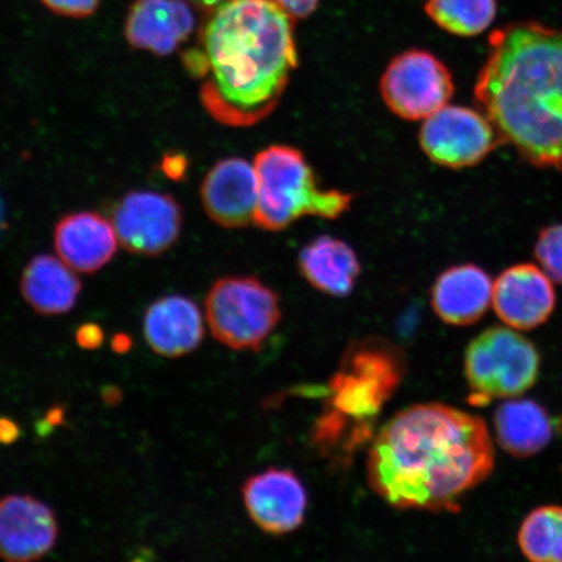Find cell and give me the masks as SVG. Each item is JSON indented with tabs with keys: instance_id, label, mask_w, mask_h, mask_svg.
Masks as SVG:
<instances>
[{
	"instance_id": "cell-1",
	"label": "cell",
	"mask_w": 562,
	"mask_h": 562,
	"mask_svg": "<svg viewBox=\"0 0 562 562\" xmlns=\"http://www.w3.org/2000/svg\"><path fill=\"white\" fill-rule=\"evenodd\" d=\"M495 448L486 422L456 407H407L378 432L368 457L369 486L396 509L459 512L488 480Z\"/></svg>"
},
{
	"instance_id": "cell-2",
	"label": "cell",
	"mask_w": 562,
	"mask_h": 562,
	"mask_svg": "<svg viewBox=\"0 0 562 562\" xmlns=\"http://www.w3.org/2000/svg\"><path fill=\"white\" fill-rule=\"evenodd\" d=\"M182 65L203 80L215 121L251 126L272 114L299 66L294 19L273 0H224L206 13Z\"/></svg>"
},
{
	"instance_id": "cell-3",
	"label": "cell",
	"mask_w": 562,
	"mask_h": 562,
	"mask_svg": "<svg viewBox=\"0 0 562 562\" xmlns=\"http://www.w3.org/2000/svg\"><path fill=\"white\" fill-rule=\"evenodd\" d=\"M474 97L504 145L562 171V30L519 21L492 33Z\"/></svg>"
},
{
	"instance_id": "cell-4",
	"label": "cell",
	"mask_w": 562,
	"mask_h": 562,
	"mask_svg": "<svg viewBox=\"0 0 562 562\" xmlns=\"http://www.w3.org/2000/svg\"><path fill=\"white\" fill-rule=\"evenodd\" d=\"M405 361L393 344L371 337L356 342L342 357L333 378L328 411L315 428L321 445H337L348 437L349 445L367 439L372 420L402 384Z\"/></svg>"
},
{
	"instance_id": "cell-5",
	"label": "cell",
	"mask_w": 562,
	"mask_h": 562,
	"mask_svg": "<svg viewBox=\"0 0 562 562\" xmlns=\"http://www.w3.org/2000/svg\"><path fill=\"white\" fill-rule=\"evenodd\" d=\"M256 226L283 231L305 216L337 220L351 206L353 195L322 189L304 154L296 147L272 145L257 154Z\"/></svg>"
},
{
	"instance_id": "cell-6",
	"label": "cell",
	"mask_w": 562,
	"mask_h": 562,
	"mask_svg": "<svg viewBox=\"0 0 562 562\" xmlns=\"http://www.w3.org/2000/svg\"><path fill=\"white\" fill-rule=\"evenodd\" d=\"M463 370L476 404L515 398L536 385L540 353L536 344L517 329L495 326L469 344Z\"/></svg>"
},
{
	"instance_id": "cell-7",
	"label": "cell",
	"mask_w": 562,
	"mask_h": 562,
	"mask_svg": "<svg viewBox=\"0 0 562 562\" xmlns=\"http://www.w3.org/2000/svg\"><path fill=\"white\" fill-rule=\"evenodd\" d=\"M211 335L229 349L258 350L281 318L276 291L255 277H224L205 299Z\"/></svg>"
},
{
	"instance_id": "cell-8",
	"label": "cell",
	"mask_w": 562,
	"mask_h": 562,
	"mask_svg": "<svg viewBox=\"0 0 562 562\" xmlns=\"http://www.w3.org/2000/svg\"><path fill=\"white\" fill-rule=\"evenodd\" d=\"M383 100L405 121H425L448 104L454 94L451 70L437 56L409 50L396 56L381 80Z\"/></svg>"
},
{
	"instance_id": "cell-9",
	"label": "cell",
	"mask_w": 562,
	"mask_h": 562,
	"mask_svg": "<svg viewBox=\"0 0 562 562\" xmlns=\"http://www.w3.org/2000/svg\"><path fill=\"white\" fill-rule=\"evenodd\" d=\"M419 144L435 165L452 170L481 165L497 146L504 145L481 110L452 104L425 119Z\"/></svg>"
},
{
	"instance_id": "cell-10",
	"label": "cell",
	"mask_w": 562,
	"mask_h": 562,
	"mask_svg": "<svg viewBox=\"0 0 562 562\" xmlns=\"http://www.w3.org/2000/svg\"><path fill=\"white\" fill-rule=\"evenodd\" d=\"M182 211L172 195L151 191L125 194L114 211V227L124 248L139 256H159L178 241Z\"/></svg>"
},
{
	"instance_id": "cell-11",
	"label": "cell",
	"mask_w": 562,
	"mask_h": 562,
	"mask_svg": "<svg viewBox=\"0 0 562 562\" xmlns=\"http://www.w3.org/2000/svg\"><path fill=\"white\" fill-rule=\"evenodd\" d=\"M553 281L533 263L508 267L494 280L492 306L505 326L531 331L551 318L557 308Z\"/></svg>"
},
{
	"instance_id": "cell-12",
	"label": "cell",
	"mask_w": 562,
	"mask_h": 562,
	"mask_svg": "<svg viewBox=\"0 0 562 562\" xmlns=\"http://www.w3.org/2000/svg\"><path fill=\"white\" fill-rule=\"evenodd\" d=\"M59 537L53 508L32 495L0 498V559L31 562L54 550Z\"/></svg>"
},
{
	"instance_id": "cell-13",
	"label": "cell",
	"mask_w": 562,
	"mask_h": 562,
	"mask_svg": "<svg viewBox=\"0 0 562 562\" xmlns=\"http://www.w3.org/2000/svg\"><path fill=\"white\" fill-rule=\"evenodd\" d=\"M243 498L251 521L270 536H285L304 522L306 490L290 470L269 469L250 476Z\"/></svg>"
},
{
	"instance_id": "cell-14",
	"label": "cell",
	"mask_w": 562,
	"mask_h": 562,
	"mask_svg": "<svg viewBox=\"0 0 562 562\" xmlns=\"http://www.w3.org/2000/svg\"><path fill=\"white\" fill-rule=\"evenodd\" d=\"M203 209L224 228H243L255 223L258 178L255 165L237 157L217 161L201 186Z\"/></svg>"
},
{
	"instance_id": "cell-15",
	"label": "cell",
	"mask_w": 562,
	"mask_h": 562,
	"mask_svg": "<svg viewBox=\"0 0 562 562\" xmlns=\"http://www.w3.org/2000/svg\"><path fill=\"white\" fill-rule=\"evenodd\" d=\"M194 30L195 16L187 0H135L124 24L131 47L158 56L179 50Z\"/></svg>"
},
{
	"instance_id": "cell-16",
	"label": "cell",
	"mask_w": 562,
	"mask_h": 562,
	"mask_svg": "<svg viewBox=\"0 0 562 562\" xmlns=\"http://www.w3.org/2000/svg\"><path fill=\"white\" fill-rule=\"evenodd\" d=\"M144 336L147 346L161 357L180 358L192 353L205 337L201 308L181 294L160 297L146 308Z\"/></svg>"
},
{
	"instance_id": "cell-17",
	"label": "cell",
	"mask_w": 562,
	"mask_h": 562,
	"mask_svg": "<svg viewBox=\"0 0 562 562\" xmlns=\"http://www.w3.org/2000/svg\"><path fill=\"white\" fill-rule=\"evenodd\" d=\"M494 280L473 263L449 267L431 290L434 312L447 325L469 327L480 322L492 305Z\"/></svg>"
},
{
	"instance_id": "cell-18",
	"label": "cell",
	"mask_w": 562,
	"mask_h": 562,
	"mask_svg": "<svg viewBox=\"0 0 562 562\" xmlns=\"http://www.w3.org/2000/svg\"><path fill=\"white\" fill-rule=\"evenodd\" d=\"M115 227L93 211L72 213L56 224L54 245L60 259L70 269L81 273H95L116 255Z\"/></svg>"
},
{
	"instance_id": "cell-19",
	"label": "cell",
	"mask_w": 562,
	"mask_h": 562,
	"mask_svg": "<svg viewBox=\"0 0 562 562\" xmlns=\"http://www.w3.org/2000/svg\"><path fill=\"white\" fill-rule=\"evenodd\" d=\"M299 269L316 291L347 297L355 290L361 263L349 244L333 236H321L301 249Z\"/></svg>"
},
{
	"instance_id": "cell-20",
	"label": "cell",
	"mask_w": 562,
	"mask_h": 562,
	"mask_svg": "<svg viewBox=\"0 0 562 562\" xmlns=\"http://www.w3.org/2000/svg\"><path fill=\"white\" fill-rule=\"evenodd\" d=\"M21 294L33 311L44 316L67 314L76 306L82 290L75 270L50 255L35 256L20 281Z\"/></svg>"
},
{
	"instance_id": "cell-21",
	"label": "cell",
	"mask_w": 562,
	"mask_h": 562,
	"mask_svg": "<svg viewBox=\"0 0 562 562\" xmlns=\"http://www.w3.org/2000/svg\"><path fill=\"white\" fill-rule=\"evenodd\" d=\"M553 428L546 407L529 398H508L494 414L497 445L516 459L542 452L552 441Z\"/></svg>"
},
{
	"instance_id": "cell-22",
	"label": "cell",
	"mask_w": 562,
	"mask_h": 562,
	"mask_svg": "<svg viewBox=\"0 0 562 562\" xmlns=\"http://www.w3.org/2000/svg\"><path fill=\"white\" fill-rule=\"evenodd\" d=\"M517 542L532 562H562V507L543 505L527 515L519 527Z\"/></svg>"
},
{
	"instance_id": "cell-23",
	"label": "cell",
	"mask_w": 562,
	"mask_h": 562,
	"mask_svg": "<svg viewBox=\"0 0 562 562\" xmlns=\"http://www.w3.org/2000/svg\"><path fill=\"white\" fill-rule=\"evenodd\" d=\"M425 11L442 31L475 37L488 30L497 15L496 0H427Z\"/></svg>"
},
{
	"instance_id": "cell-24",
	"label": "cell",
	"mask_w": 562,
	"mask_h": 562,
	"mask_svg": "<svg viewBox=\"0 0 562 562\" xmlns=\"http://www.w3.org/2000/svg\"><path fill=\"white\" fill-rule=\"evenodd\" d=\"M533 256L553 283L562 285V223L540 229Z\"/></svg>"
},
{
	"instance_id": "cell-25",
	"label": "cell",
	"mask_w": 562,
	"mask_h": 562,
	"mask_svg": "<svg viewBox=\"0 0 562 562\" xmlns=\"http://www.w3.org/2000/svg\"><path fill=\"white\" fill-rule=\"evenodd\" d=\"M55 15L69 19H87L100 9L102 0H40Z\"/></svg>"
},
{
	"instance_id": "cell-26",
	"label": "cell",
	"mask_w": 562,
	"mask_h": 562,
	"mask_svg": "<svg viewBox=\"0 0 562 562\" xmlns=\"http://www.w3.org/2000/svg\"><path fill=\"white\" fill-rule=\"evenodd\" d=\"M75 339L77 346L81 349L95 350L102 347L104 331L97 323H82V325L76 329Z\"/></svg>"
},
{
	"instance_id": "cell-27",
	"label": "cell",
	"mask_w": 562,
	"mask_h": 562,
	"mask_svg": "<svg viewBox=\"0 0 562 562\" xmlns=\"http://www.w3.org/2000/svg\"><path fill=\"white\" fill-rule=\"evenodd\" d=\"M294 20L305 19L318 9L321 0H273Z\"/></svg>"
},
{
	"instance_id": "cell-28",
	"label": "cell",
	"mask_w": 562,
	"mask_h": 562,
	"mask_svg": "<svg viewBox=\"0 0 562 562\" xmlns=\"http://www.w3.org/2000/svg\"><path fill=\"white\" fill-rule=\"evenodd\" d=\"M20 426L15 420L9 417H0V445H13L20 438Z\"/></svg>"
},
{
	"instance_id": "cell-29",
	"label": "cell",
	"mask_w": 562,
	"mask_h": 562,
	"mask_svg": "<svg viewBox=\"0 0 562 562\" xmlns=\"http://www.w3.org/2000/svg\"><path fill=\"white\" fill-rule=\"evenodd\" d=\"M132 339L128 334L119 333L112 336L111 339V349L115 351L116 355H125L132 349Z\"/></svg>"
},
{
	"instance_id": "cell-30",
	"label": "cell",
	"mask_w": 562,
	"mask_h": 562,
	"mask_svg": "<svg viewBox=\"0 0 562 562\" xmlns=\"http://www.w3.org/2000/svg\"><path fill=\"white\" fill-rule=\"evenodd\" d=\"M103 403L109 406H115L123 400V392L116 385L104 386L101 393Z\"/></svg>"
},
{
	"instance_id": "cell-31",
	"label": "cell",
	"mask_w": 562,
	"mask_h": 562,
	"mask_svg": "<svg viewBox=\"0 0 562 562\" xmlns=\"http://www.w3.org/2000/svg\"><path fill=\"white\" fill-rule=\"evenodd\" d=\"M65 418H66L65 407L54 406V407H52L50 411H48L46 413L44 424H46V426L48 428H53V427L60 426V425L65 424Z\"/></svg>"
},
{
	"instance_id": "cell-32",
	"label": "cell",
	"mask_w": 562,
	"mask_h": 562,
	"mask_svg": "<svg viewBox=\"0 0 562 562\" xmlns=\"http://www.w3.org/2000/svg\"><path fill=\"white\" fill-rule=\"evenodd\" d=\"M187 2L194 7V9L207 13L209 11L214 10L215 7L223 3L224 0H187Z\"/></svg>"
}]
</instances>
